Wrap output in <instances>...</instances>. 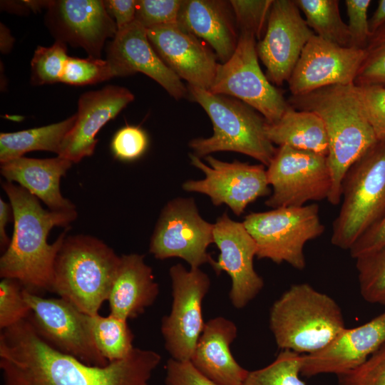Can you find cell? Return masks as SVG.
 Instances as JSON below:
<instances>
[{
    "label": "cell",
    "mask_w": 385,
    "mask_h": 385,
    "mask_svg": "<svg viewBox=\"0 0 385 385\" xmlns=\"http://www.w3.org/2000/svg\"><path fill=\"white\" fill-rule=\"evenodd\" d=\"M69 56L66 44L56 41L48 47L38 46L31 61L33 84H51L61 81Z\"/></svg>",
    "instance_id": "obj_33"
},
{
    "label": "cell",
    "mask_w": 385,
    "mask_h": 385,
    "mask_svg": "<svg viewBox=\"0 0 385 385\" xmlns=\"http://www.w3.org/2000/svg\"><path fill=\"white\" fill-rule=\"evenodd\" d=\"M385 246V215L366 230L351 247L354 259L369 254Z\"/></svg>",
    "instance_id": "obj_44"
},
{
    "label": "cell",
    "mask_w": 385,
    "mask_h": 385,
    "mask_svg": "<svg viewBox=\"0 0 385 385\" xmlns=\"http://www.w3.org/2000/svg\"><path fill=\"white\" fill-rule=\"evenodd\" d=\"M113 77L120 76L108 59L69 56L61 82L73 86H85L96 84Z\"/></svg>",
    "instance_id": "obj_34"
},
{
    "label": "cell",
    "mask_w": 385,
    "mask_h": 385,
    "mask_svg": "<svg viewBox=\"0 0 385 385\" xmlns=\"http://www.w3.org/2000/svg\"><path fill=\"white\" fill-rule=\"evenodd\" d=\"M274 0H231L236 24L240 31L252 34L260 40L265 33Z\"/></svg>",
    "instance_id": "obj_36"
},
{
    "label": "cell",
    "mask_w": 385,
    "mask_h": 385,
    "mask_svg": "<svg viewBox=\"0 0 385 385\" xmlns=\"http://www.w3.org/2000/svg\"><path fill=\"white\" fill-rule=\"evenodd\" d=\"M242 223L256 243L258 259L286 262L299 270L306 267L305 244L321 236L325 230L319 207L314 203L250 212Z\"/></svg>",
    "instance_id": "obj_8"
},
{
    "label": "cell",
    "mask_w": 385,
    "mask_h": 385,
    "mask_svg": "<svg viewBox=\"0 0 385 385\" xmlns=\"http://www.w3.org/2000/svg\"><path fill=\"white\" fill-rule=\"evenodd\" d=\"M385 344V312L361 326L345 329L323 349L302 354L300 374L345 375Z\"/></svg>",
    "instance_id": "obj_19"
},
{
    "label": "cell",
    "mask_w": 385,
    "mask_h": 385,
    "mask_svg": "<svg viewBox=\"0 0 385 385\" xmlns=\"http://www.w3.org/2000/svg\"><path fill=\"white\" fill-rule=\"evenodd\" d=\"M103 4L110 16L114 17L118 29L135 20L137 1L106 0L103 1Z\"/></svg>",
    "instance_id": "obj_45"
},
{
    "label": "cell",
    "mask_w": 385,
    "mask_h": 385,
    "mask_svg": "<svg viewBox=\"0 0 385 385\" xmlns=\"http://www.w3.org/2000/svg\"><path fill=\"white\" fill-rule=\"evenodd\" d=\"M173 302L163 317L160 331L170 358L190 361L205 323L202 302L210 287L208 275L200 268L186 269L182 264L169 270Z\"/></svg>",
    "instance_id": "obj_11"
},
{
    "label": "cell",
    "mask_w": 385,
    "mask_h": 385,
    "mask_svg": "<svg viewBox=\"0 0 385 385\" xmlns=\"http://www.w3.org/2000/svg\"><path fill=\"white\" fill-rule=\"evenodd\" d=\"M46 22L56 41L83 48L88 57L100 58L106 40L118 27L103 1H50Z\"/></svg>",
    "instance_id": "obj_18"
},
{
    "label": "cell",
    "mask_w": 385,
    "mask_h": 385,
    "mask_svg": "<svg viewBox=\"0 0 385 385\" xmlns=\"http://www.w3.org/2000/svg\"><path fill=\"white\" fill-rule=\"evenodd\" d=\"M2 188L13 208L14 227L0 258V276L16 279L37 294L52 292L55 261L67 229L52 244L48 243V235L53 227H68L77 212L44 210L36 197L11 182L3 183Z\"/></svg>",
    "instance_id": "obj_2"
},
{
    "label": "cell",
    "mask_w": 385,
    "mask_h": 385,
    "mask_svg": "<svg viewBox=\"0 0 385 385\" xmlns=\"http://www.w3.org/2000/svg\"><path fill=\"white\" fill-rule=\"evenodd\" d=\"M365 55V48L340 46L313 35L287 81L292 96L331 86L354 84Z\"/></svg>",
    "instance_id": "obj_17"
},
{
    "label": "cell",
    "mask_w": 385,
    "mask_h": 385,
    "mask_svg": "<svg viewBox=\"0 0 385 385\" xmlns=\"http://www.w3.org/2000/svg\"><path fill=\"white\" fill-rule=\"evenodd\" d=\"M239 33L235 51L227 61L219 63L209 91L239 99L261 113L267 123H274L289 104L262 71L255 36L247 31Z\"/></svg>",
    "instance_id": "obj_9"
},
{
    "label": "cell",
    "mask_w": 385,
    "mask_h": 385,
    "mask_svg": "<svg viewBox=\"0 0 385 385\" xmlns=\"http://www.w3.org/2000/svg\"><path fill=\"white\" fill-rule=\"evenodd\" d=\"M339 378V385H385V344L360 366Z\"/></svg>",
    "instance_id": "obj_40"
},
{
    "label": "cell",
    "mask_w": 385,
    "mask_h": 385,
    "mask_svg": "<svg viewBox=\"0 0 385 385\" xmlns=\"http://www.w3.org/2000/svg\"><path fill=\"white\" fill-rule=\"evenodd\" d=\"M189 157L191 165L200 170L205 178L185 181L183 189L204 194L214 205H225L235 215H241L250 203L270 194L267 170L262 164L225 162L209 155L205 157L208 165L193 153Z\"/></svg>",
    "instance_id": "obj_14"
},
{
    "label": "cell",
    "mask_w": 385,
    "mask_h": 385,
    "mask_svg": "<svg viewBox=\"0 0 385 385\" xmlns=\"http://www.w3.org/2000/svg\"><path fill=\"white\" fill-rule=\"evenodd\" d=\"M28 316L40 336L58 351L97 366L108 361L98 351L88 315L62 298H44L24 288Z\"/></svg>",
    "instance_id": "obj_13"
},
{
    "label": "cell",
    "mask_w": 385,
    "mask_h": 385,
    "mask_svg": "<svg viewBox=\"0 0 385 385\" xmlns=\"http://www.w3.org/2000/svg\"><path fill=\"white\" fill-rule=\"evenodd\" d=\"M302 354L282 350L267 366L249 371L242 385H306L299 379Z\"/></svg>",
    "instance_id": "obj_31"
},
{
    "label": "cell",
    "mask_w": 385,
    "mask_h": 385,
    "mask_svg": "<svg viewBox=\"0 0 385 385\" xmlns=\"http://www.w3.org/2000/svg\"><path fill=\"white\" fill-rule=\"evenodd\" d=\"M270 328L279 349L300 354L323 349L346 329L336 301L307 283L292 285L273 303Z\"/></svg>",
    "instance_id": "obj_4"
},
{
    "label": "cell",
    "mask_w": 385,
    "mask_h": 385,
    "mask_svg": "<svg viewBox=\"0 0 385 385\" xmlns=\"http://www.w3.org/2000/svg\"><path fill=\"white\" fill-rule=\"evenodd\" d=\"M178 24L206 41L222 63L236 49L240 33L229 1L184 0Z\"/></svg>",
    "instance_id": "obj_24"
},
{
    "label": "cell",
    "mask_w": 385,
    "mask_h": 385,
    "mask_svg": "<svg viewBox=\"0 0 385 385\" xmlns=\"http://www.w3.org/2000/svg\"><path fill=\"white\" fill-rule=\"evenodd\" d=\"M315 35L343 47H351L348 25L342 20L338 0H295Z\"/></svg>",
    "instance_id": "obj_29"
},
{
    "label": "cell",
    "mask_w": 385,
    "mask_h": 385,
    "mask_svg": "<svg viewBox=\"0 0 385 385\" xmlns=\"http://www.w3.org/2000/svg\"><path fill=\"white\" fill-rule=\"evenodd\" d=\"M14 217L13 208L9 202H6L2 198H0V245L1 249L4 252L9 247L11 240L6 234V226Z\"/></svg>",
    "instance_id": "obj_46"
},
{
    "label": "cell",
    "mask_w": 385,
    "mask_h": 385,
    "mask_svg": "<svg viewBox=\"0 0 385 385\" xmlns=\"http://www.w3.org/2000/svg\"><path fill=\"white\" fill-rule=\"evenodd\" d=\"M107 59L117 69L120 77L143 73L175 99L188 96V88L160 58L148 39L147 29L136 20L118 29L108 46Z\"/></svg>",
    "instance_id": "obj_21"
},
{
    "label": "cell",
    "mask_w": 385,
    "mask_h": 385,
    "mask_svg": "<svg viewBox=\"0 0 385 385\" xmlns=\"http://www.w3.org/2000/svg\"><path fill=\"white\" fill-rule=\"evenodd\" d=\"M237 337V327L232 320L210 319L205 323L190 362L216 385H242L249 371L238 364L230 350Z\"/></svg>",
    "instance_id": "obj_23"
},
{
    "label": "cell",
    "mask_w": 385,
    "mask_h": 385,
    "mask_svg": "<svg viewBox=\"0 0 385 385\" xmlns=\"http://www.w3.org/2000/svg\"><path fill=\"white\" fill-rule=\"evenodd\" d=\"M148 145V135L143 128L125 125L113 135L111 148L116 158L131 161L140 158L145 152Z\"/></svg>",
    "instance_id": "obj_39"
},
{
    "label": "cell",
    "mask_w": 385,
    "mask_h": 385,
    "mask_svg": "<svg viewBox=\"0 0 385 385\" xmlns=\"http://www.w3.org/2000/svg\"><path fill=\"white\" fill-rule=\"evenodd\" d=\"M165 385H216L200 374L190 361L172 358L165 366Z\"/></svg>",
    "instance_id": "obj_43"
},
{
    "label": "cell",
    "mask_w": 385,
    "mask_h": 385,
    "mask_svg": "<svg viewBox=\"0 0 385 385\" xmlns=\"http://www.w3.org/2000/svg\"><path fill=\"white\" fill-rule=\"evenodd\" d=\"M371 0H346L351 47L364 49L371 36L367 11Z\"/></svg>",
    "instance_id": "obj_42"
},
{
    "label": "cell",
    "mask_w": 385,
    "mask_h": 385,
    "mask_svg": "<svg viewBox=\"0 0 385 385\" xmlns=\"http://www.w3.org/2000/svg\"><path fill=\"white\" fill-rule=\"evenodd\" d=\"M190 100L200 104L210 117L213 133L192 139L189 147L199 158L212 153L231 151L247 155L267 167L277 148L265 132L266 120L255 109L235 98L188 86Z\"/></svg>",
    "instance_id": "obj_6"
},
{
    "label": "cell",
    "mask_w": 385,
    "mask_h": 385,
    "mask_svg": "<svg viewBox=\"0 0 385 385\" xmlns=\"http://www.w3.org/2000/svg\"><path fill=\"white\" fill-rule=\"evenodd\" d=\"M76 120L74 114L61 122L14 133L0 134V162L23 157L29 152L45 150L58 155L63 141Z\"/></svg>",
    "instance_id": "obj_28"
},
{
    "label": "cell",
    "mask_w": 385,
    "mask_h": 385,
    "mask_svg": "<svg viewBox=\"0 0 385 385\" xmlns=\"http://www.w3.org/2000/svg\"><path fill=\"white\" fill-rule=\"evenodd\" d=\"M272 192L267 207L305 205L310 201L328 198L332 177L327 156L287 145L279 146L267 167Z\"/></svg>",
    "instance_id": "obj_10"
},
{
    "label": "cell",
    "mask_w": 385,
    "mask_h": 385,
    "mask_svg": "<svg viewBox=\"0 0 385 385\" xmlns=\"http://www.w3.org/2000/svg\"><path fill=\"white\" fill-rule=\"evenodd\" d=\"M289 104L317 114L328 138V166L332 188L328 202H341L343 179L350 167L379 140L368 120L355 84L336 85L293 96Z\"/></svg>",
    "instance_id": "obj_3"
},
{
    "label": "cell",
    "mask_w": 385,
    "mask_h": 385,
    "mask_svg": "<svg viewBox=\"0 0 385 385\" xmlns=\"http://www.w3.org/2000/svg\"><path fill=\"white\" fill-rule=\"evenodd\" d=\"M355 260L361 297L385 306V246Z\"/></svg>",
    "instance_id": "obj_32"
},
{
    "label": "cell",
    "mask_w": 385,
    "mask_h": 385,
    "mask_svg": "<svg viewBox=\"0 0 385 385\" xmlns=\"http://www.w3.org/2000/svg\"><path fill=\"white\" fill-rule=\"evenodd\" d=\"M133 100L134 96L128 89L112 85L82 94L78 102L76 122L66 135L58 156L73 163L91 156L100 129Z\"/></svg>",
    "instance_id": "obj_22"
},
{
    "label": "cell",
    "mask_w": 385,
    "mask_h": 385,
    "mask_svg": "<svg viewBox=\"0 0 385 385\" xmlns=\"http://www.w3.org/2000/svg\"><path fill=\"white\" fill-rule=\"evenodd\" d=\"M160 361L158 352L135 347L123 359L91 366L49 344L29 317L0 334L2 385H148Z\"/></svg>",
    "instance_id": "obj_1"
},
{
    "label": "cell",
    "mask_w": 385,
    "mask_h": 385,
    "mask_svg": "<svg viewBox=\"0 0 385 385\" xmlns=\"http://www.w3.org/2000/svg\"><path fill=\"white\" fill-rule=\"evenodd\" d=\"M213 243L220 254L210 265L217 274L225 272L230 277L229 298L236 309L245 307L264 287L263 279L254 268L257 245L242 222L232 220L224 212L213 224Z\"/></svg>",
    "instance_id": "obj_16"
},
{
    "label": "cell",
    "mask_w": 385,
    "mask_h": 385,
    "mask_svg": "<svg viewBox=\"0 0 385 385\" xmlns=\"http://www.w3.org/2000/svg\"><path fill=\"white\" fill-rule=\"evenodd\" d=\"M214 225L199 213L194 199L176 197L162 210L151 236L149 251L158 260L178 257L190 268L210 264Z\"/></svg>",
    "instance_id": "obj_12"
},
{
    "label": "cell",
    "mask_w": 385,
    "mask_h": 385,
    "mask_svg": "<svg viewBox=\"0 0 385 385\" xmlns=\"http://www.w3.org/2000/svg\"><path fill=\"white\" fill-rule=\"evenodd\" d=\"M14 38L11 36L9 29L1 24L0 26V49L1 53H9L13 47Z\"/></svg>",
    "instance_id": "obj_48"
},
{
    "label": "cell",
    "mask_w": 385,
    "mask_h": 385,
    "mask_svg": "<svg viewBox=\"0 0 385 385\" xmlns=\"http://www.w3.org/2000/svg\"><path fill=\"white\" fill-rule=\"evenodd\" d=\"M385 24V0H379L378 6L369 19L371 35Z\"/></svg>",
    "instance_id": "obj_47"
},
{
    "label": "cell",
    "mask_w": 385,
    "mask_h": 385,
    "mask_svg": "<svg viewBox=\"0 0 385 385\" xmlns=\"http://www.w3.org/2000/svg\"><path fill=\"white\" fill-rule=\"evenodd\" d=\"M159 294V286L144 255H123L108 301L110 314L128 321L150 307Z\"/></svg>",
    "instance_id": "obj_25"
},
{
    "label": "cell",
    "mask_w": 385,
    "mask_h": 385,
    "mask_svg": "<svg viewBox=\"0 0 385 385\" xmlns=\"http://www.w3.org/2000/svg\"><path fill=\"white\" fill-rule=\"evenodd\" d=\"M72 162L58 156L36 159L21 157L1 163V174L16 182L53 211H73L75 206L61 193L60 182Z\"/></svg>",
    "instance_id": "obj_26"
},
{
    "label": "cell",
    "mask_w": 385,
    "mask_h": 385,
    "mask_svg": "<svg viewBox=\"0 0 385 385\" xmlns=\"http://www.w3.org/2000/svg\"><path fill=\"white\" fill-rule=\"evenodd\" d=\"M314 35L295 0H274L264 36L257 43L268 80L281 86L289 78L301 53Z\"/></svg>",
    "instance_id": "obj_15"
},
{
    "label": "cell",
    "mask_w": 385,
    "mask_h": 385,
    "mask_svg": "<svg viewBox=\"0 0 385 385\" xmlns=\"http://www.w3.org/2000/svg\"><path fill=\"white\" fill-rule=\"evenodd\" d=\"M356 86L366 117L378 140L385 141V86Z\"/></svg>",
    "instance_id": "obj_41"
},
{
    "label": "cell",
    "mask_w": 385,
    "mask_h": 385,
    "mask_svg": "<svg viewBox=\"0 0 385 385\" xmlns=\"http://www.w3.org/2000/svg\"><path fill=\"white\" fill-rule=\"evenodd\" d=\"M365 51L354 84L385 86V24L371 35Z\"/></svg>",
    "instance_id": "obj_35"
},
{
    "label": "cell",
    "mask_w": 385,
    "mask_h": 385,
    "mask_svg": "<svg viewBox=\"0 0 385 385\" xmlns=\"http://www.w3.org/2000/svg\"><path fill=\"white\" fill-rule=\"evenodd\" d=\"M88 321L96 345L108 361L123 359L134 349V335L128 321L111 314L88 315Z\"/></svg>",
    "instance_id": "obj_30"
},
{
    "label": "cell",
    "mask_w": 385,
    "mask_h": 385,
    "mask_svg": "<svg viewBox=\"0 0 385 385\" xmlns=\"http://www.w3.org/2000/svg\"><path fill=\"white\" fill-rule=\"evenodd\" d=\"M148 39L163 62L189 86L210 90L219 63L215 53L178 24L147 29Z\"/></svg>",
    "instance_id": "obj_20"
},
{
    "label": "cell",
    "mask_w": 385,
    "mask_h": 385,
    "mask_svg": "<svg viewBox=\"0 0 385 385\" xmlns=\"http://www.w3.org/2000/svg\"><path fill=\"white\" fill-rule=\"evenodd\" d=\"M342 199L331 242L349 250L385 215V141H378L350 167L343 179Z\"/></svg>",
    "instance_id": "obj_7"
},
{
    "label": "cell",
    "mask_w": 385,
    "mask_h": 385,
    "mask_svg": "<svg viewBox=\"0 0 385 385\" xmlns=\"http://www.w3.org/2000/svg\"><path fill=\"white\" fill-rule=\"evenodd\" d=\"M182 0H138L135 20L145 29L177 24Z\"/></svg>",
    "instance_id": "obj_38"
},
{
    "label": "cell",
    "mask_w": 385,
    "mask_h": 385,
    "mask_svg": "<svg viewBox=\"0 0 385 385\" xmlns=\"http://www.w3.org/2000/svg\"><path fill=\"white\" fill-rule=\"evenodd\" d=\"M269 140L279 146L307 150L327 156L328 138L324 123L315 113L297 110L290 105L274 123H266Z\"/></svg>",
    "instance_id": "obj_27"
},
{
    "label": "cell",
    "mask_w": 385,
    "mask_h": 385,
    "mask_svg": "<svg viewBox=\"0 0 385 385\" xmlns=\"http://www.w3.org/2000/svg\"><path fill=\"white\" fill-rule=\"evenodd\" d=\"M120 262V257L96 237H66L56 258L52 292L81 312L97 314Z\"/></svg>",
    "instance_id": "obj_5"
},
{
    "label": "cell",
    "mask_w": 385,
    "mask_h": 385,
    "mask_svg": "<svg viewBox=\"0 0 385 385\" xmlns=\"http://www.w3.org/2000/svg\"><path fill=\"white\" fill-rule=\"evenodd\" d=\"M24 287L11 278H2L0 282V328L6 329L26 319L30 308L25 301Z\"/></svg>",
    "instance_id": "obj_37"
}]
</instances>
